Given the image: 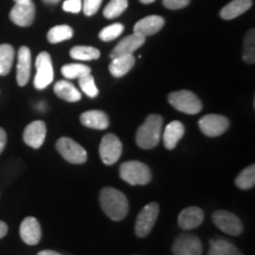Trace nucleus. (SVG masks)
Here are the masks:
<instances>
[{"label": "nucleus", "mask_w": 255, "mask_h": 255, "mask_svg": "<svg viewBox=\"0 0 255 255\" xmlns=\"http://www.w3.org/2000/svg\"><path fill=\"white\" fill-rule=\"evenodd\" d=\"M55 94L62 100L73 103V102H78L82 100L81 92L71 82L69 81H59L55 84Z\"/></svg>", "instance_id": "23"}, {"label": "nucleus", "mask_w": 255, "mask_h": 255, "mask_svg": "<svg viewBox=\"0 0 255 255\" xmlns=\"http://www.w3.org/2000/svg\"><path fill=\"white\" fill-rule=\"evenodd\" d=\"M144 43V37L136 33L130 34V36L123 38V39L117 44L116 47L113 50V52H111V58H116V57L124 55H132V53L135 52L136 50H138Z\"/></svg>", "instance_id": "18"}, {"label": "nucleus", "mask_w": 255, "mask_h": 255, "mask_svg": "<svg viewBox=\"0 0 255 255\" xmlns=\"http://www.w3.org/2000/svg\"><path fill=\"white\" fill-rule=\"evenodd\" d=\"M123 31H124V26L122 24L115 23V24L109 25V26L104 27L103 30L100 32L98 37H100V39L103 41H111L116 39V38H119L121 34H122Z\"/></svg>", "instance_id": "32"}, {"label": "nucleus", "mask_w": 255, "mask_h": 255, "mask_svg": "<svg viewBox=\"0 0 255 255\" xmlns=\"http://www.w3.org/2000/svg\"><path fill=\"white\" fill-rule=\"evenodd\" d=\"M91 73V69L84 64H66L62 68V75L68 79L81 78Z\"/></svg>", "instance_id": "29"}, {"label": "nucleus", "mask_w": 255, "mask_h": 255, "mask_svg": "<svg viewBox=\"0 0 255 255\" xmlns=\"http://www.w3.org/2000/svg\"><path fill=\"white\" fill-rule=\"evenodd\" d=\"M213 221L220 231L228 235L237 237L244 231V225L237 215L227 210H216L213 214Z\"/></svg>", "instance_id": "9"}, {"label": "nucleus", "mask_w": 255, "mask_h": 255, "mask_svg": "<svg viewBox=\"0 0 255 255\" xmlns=\"http://www.w3.org/2000/svg\"><path fill=\"white\" fill-rule=\"evenodd\" d=\"M70 56L77 60H95L101 57L100 50L92 46H75L70 50Z\"/></svg>", "instance_id": "27"}, {"label": "nucleus", "mask_w": 255, "mask_h": 255, "mask_svg": "<svg viewBox=\"0 0 255 255\" xmlns=\"http://www.w3.org/2000/svg\"><path fill=\"white\" fill-rule=\"evenodd\" d=\"M82 11L85 15L90 17L97 13L102 5V0H82Z\"/></svg>", "instance_id": "34"}, {"label": "nucleus", "mask_w": 255, "mask_h": 255, "mask_svg": "<svg viewBox=\"0 0 255 255\" xmlns=\"http://www.w3.org/2000/svg\"><path fill=\"white\" fill-rule=\"evenodd\" d=\"M205 220V213L199 207H188L178 215V226L184 231L199 227Z\"/></svg>", "instance_id": "17"}, {"label": "nucleus", "mask_w": 255, "mask_h": 255, "mask_svg": "<svg viewBox=\"0 0 255 255\" xmlns=\"http://www.w3.org/2000/svg\"><path fill=\"white\" fill-rule=\"evenodd\" d=\"M19 233H20L21 240L30 246L37 245L41 239V228L39 222L36 218H32V216H28V218L23 220Z\"/></svg>", "instance_id": "14"}, {"label": "nucleus", "mask_w": 255, "mask_h": 255, "mask_svg": "<svg viewBox=\"0 0 255 255\" xmlns=\"http://www.w3.org/2000/svg\"><path fill=\"white\" fill-rule=\"evenodd\" d=\"M242 58L248 64L255 62V31L252 28L247 32L244 44V55Z\"/></svg>", "instance_id": "31"}, {"label": "nucleus", "mask_w": 255, "mask_h": 255, "mask_svg": "<svg viewBox=\"0 0 255 255\" xmlns=\"http://www.w3.org/2000/svg\"><path fill=\"white\" fill-rule=\"evenodd\" d=\"M159 206L156 202H150L149 205L143 207L141 212L137 215L135 222V234L138 238H145L150 234L154 228L156 220L158 218Z\"/></svg>", "instance_id": "6"}, {"label": "nucleus", "mask_w": 255, "mask_h": 255, "mask_svg": "<svg viewBox=\"0 0 255 255\" xmlns=\"http://www.w3.org/2000/svg\"><path fill=\"white\" fill-rule=\"evenodd\" d=\"M14 60V49L9 44L0 45V76L8 75Z\"/></svg>", "instance_id": "25"}, {"label": "nucleus", "mask_w": 255, "mask_h": 255, "mask_svg": "<svg viewBox=\"0 0 255 255\" xmlns=\"http://www.w3.org/2000/svg\"><path fill=\"white\" fill-rule=\"evenodd\" d=\"M169 103L175 109L183 114L196 115L202 110V102L194 92L188 90H180L171 92L168 97Z\"/></svg>", "instance_id": "4"}, {"label": "nucleus", "mask_w": 255, "mask_h": 255, "mask_svg": "<svg viewBox=\"0 0 255 255\" xmlns=\"http://www.w3.org/2000/svg\"><path fill=\"white\" fill-rule=\"evenodd\" d=\"M210 248L208 255H242L234 245L223 239H215L209 241Z\"/></svg>", "instance_id": "24"}, {"label": "nucleus", "mask_w": 255, "mask_h": 255, "mask_svg": "<svg viewBox=\"0 0 255 255\" xmlns=\"http://www.w3.org/2000/svg\"><path fill=\"white\" fill-rule=\"evenodd\" d=\"M46 137V124L43 121H34L25 128L23 139L28 146L38 149L43 145Z\"/></svg>", "instance_id": "13"}, {"label": "nucleus", "mask_w": 255, "mask_h": 255, "mask_svg": "<svg viewBox=\"0 0 255 255\" xmlns=\"http://www.w3.org/2000/svg\"><path fill=\"white\" fill-rule=\"evenodd\" d=\"M72 36L73 30L69 25H57V26L50 28V31L47 32V40L51 44H57L70 39Z\"/></svg>", "instance_id": "26"}, {"label": "nucleus", "mask_w": 255, "mask_h": 255, "mask_svg": "<svg viewBox=\"0 0 255 255\" xmlns=\"http://www.w3.org/2000/svg\"><path fill=\"white\" fill-rule=\"evenodd\" d=\"M200 130L208 137H218L229 128V120L222 115L209 114L199 121Z\"/></svg>", "instance_id": "10"}, {"label": "nucleus", "mask_w": 255, "mask_h": 255, "mask_svg": "<svg viewBox=\"0 0 255 255\" xmlns=\"http://www.w3.org/2000/svg\"><path fill=\"white\" fill-rule=\"evenodd\" d=\"M252 5H253L252 0H233L220 11V15L225 20H232L247 12Z\"/></svg>", "instance_id": "21"}, {"label": "nucleus", "mask_w": 255, "mask_h": 255, "mask_svg": "<svg viewBox=\"0 0 255 255\" xmlns=\"http://www.w3.org/2000/svg\"><path fill=\"white\" fill-rule=\"evenodd\" d=\"M190 0H163V5L169 9H180L189 5Z\"/></svg>", "instance_id": "36"}, {"label": "nucleus", "mask_w": 255, "mask_h": 255, "mask_svg": "<svg viewBox=\"0 0 255 255\" xmlns=\"http://www.w3.org/2000/svg\"><path fill=\"white\" fill-rule=\"evenodd\" d=\"M136 59L132 55L119 56L116 58H113V62L109 65V71L114 77H123L133 68Z\"/></svg>", "instance_id": "22"}, {"label": "nucleus", "mask_w": 255, "mask_h": 255, "mask_svg": "<svg viewBox=\"0 0 255 255\" xmlns=\"http://www.w3.org/2000/svg\"><path fill=\"white\" fill-rule=\"evenodd\" d=\"M163 119L159 115L152 114L146 117L144 123L137 129L136 143L142 149H152L157 146L162 136Z\"/></svg>", "instance_id": "2"}, {"label": "nucleus", "mask_w": 255, "mask_h": 255, "mask_svg": "<svg viewBox=\"0 0 255 255\" xmlns=\"http://www.w3.org/2000/svg\"><path fill=\"white\" fill-rule=\"evenodd\" d=\"M79 79V87L84 92L85 95H88L89 97L95 98L98 95V89L96 87V83L94 77L91 76V73H89L87 76H83Z\"/></svg>", "instance_id": "33"}, {"label": "nucleus", "mask_w": 255, "mask_h": 255, "mask_svg": "<svg viewBox=\"0 0 255 255\" xmlns=\"http://www.w3.org/2000/svg\"><path fill=\"white\" fill-rule=\"evenodd\" d=\"M82 0H65L63 4V9L71 13H79L82 11Z\"/></svg>", "instance_id": "35"}, {"label": "nucleus", "mask_w": 255, "mask_h": 255, "mask_svg": "<svg viewBox=\"0 0 255 255\" xmlns=\"http://www.w3.org/2000/svg\"><path fill=\"white\" fill-rule=\"evenodd\" d=\"M139 1H141L142 4H151V2H154L155 0H139Z\"/></svg>", "instance_id": "41"}, {"label": "nucleus", "mask_w": 255, "mask_h": 255, "mask_svg": "<svg viewBox=\"0 0 255 255\" xmlns=\"http://www.w3.org/2000/svg\"><path fill=\"white\" fill-rule=\"evenodd\" d=\"M122 142L115 133H107L100 144V156L104 164L113 165L122 155Z\"/></svg>", "instance_id": "8"}, {"label": "nucleus", "mask_w": 255, "mask_h": 255, "mask_svg": "<svg viewBox=\"0 0 255 255\" xmlns=\"http://www.w3.org/2000/svg\"><path fill=\"white\" fill-rule=\"evenodd\" d=\"M128 0H110V2L105 6L103 15L107 19L117 18L128 8Z\"/></svg>", "instance_id": "30"}, {"label": "nucleus", "mask_w": 255, "mask_h": 255, "mask_svg": "<svg viewBox=\"0 0 255 255\" xmlns=\"http://www.w3.org/2000/svg\"><path fill=\"white\" fill-rule=\"evenodd\" d=\"M7 231H8L7 225H6L5 222L0 221V239H2L6 234H7Z\"/></svg>", "instance_id": "38"}, {"label": "nucleus", "mask_w": 255, "mask_h": 255, "mask_svg": "<svg viewBox=\"0 0 255 255\" xmlns=\"http://www.w3.org/2000/svg\"><path fill=\"white\" fill-rule=\"evenodd\" d=\"M79 120L84 127L96 130H105L110 124L108 115L102 110L85 111L81 115Z\"/></svg>", "instance_id": "19"}, {"label": "nucleus", "mask_w": 255, "mask_h": 255, "mask_svg": "<svg viewBox=\"0 0 255 255\" xmlns=\"http://www.w3.org/2000/svg\"><path fill=\"white\" fill-rule=\"evenodd\" d=\"M15 2H21V1H27V0H14Z\"/></svg>", "instance_id": "42"}, {"label": "nucleus", "mask_w": 255, "mask_h": 255, "mask_svg": "<svg viewBox=\"0 0 255 255\" xmlns=\"http://www.w3.org/2000/svg\"><path fill=\"white\" fill-rule=\"evenodd\" d=\"M184 135V126L180 121H173L165 127L163 131V143L164 146L169 150L176 148L177 143Z\"/></svg>", "instance_id": "20"}, {"label": "nucleus", "mask_w": 255, "mask_h": 255, "mask_svg": "<svg viewBox=\"0 0 255 255\" xmlns=\"http://www.w3.org/2000/svg\"><path fill=\"white\" fill-rule=\"evenodd\" d=\"M56 148L60 156L72 164L85 163L88 158L87 150L81 144L69 137H62L57 141Z\"/></svg>", "instance_id": "5"}, {"label": "nucleus", "mask_w": 255, "mask_h": 255, "mask_svg": "<svg viewBox=\"0 0 255 255\" xmlns=\"http://www.w3.org/2000/svg\"><path fill=\"white\" fill-rule=\"evenodd\" d=\"M31 76V51L27 46H21L18 51L17 83L19 87H25Z\"/></svg>", "instance_id": "15"}, {"label": "nucleus", "mask_w": 255, "mask_h": 255, "mask_svg": "<svg viewBox=\"0 0 255 255\" xmlns=\"http://www.w3.org/2000/svg\"><path fill=\"white\" fill-rule=\"evenodd\" d=\"M100 203L103 212L114 221H122L129 212V201L122 191L111 187L101 190Z\"/></svg>", "instance_id": "1"}, {"label": "nucleus", "mask_w": 255, "mask_h": 255, "mask_svg": "<svg viewBox=\"0 0 255 255\" xmlns=\"http://www.w3.org/2000/svg\"><path fill=\"white\" fill-rule=\"evenodd\" d=\"M235 184L240 189L247 190L255 186V165L252 164L250 167L241 171L235 178Z\"/></svg>", "instance_id": "28"}, {"label": "nucleus", "mask_w": 255, "mask_h": 255, "mask_svg": "<svg viewBox=\"0 0 255 255\" xmlns=\"http://www.w3.org/2000/svg\"><path fill=\"white\" fill-rule=\"evenodd\" d=\"M34 17H36V6L32 0L15 2L9 12V19L12 23L21 27L31 26L34 21Z\"/></svg>", "instance_id": "11"}, {"label": "nucleus", "mask_w": 255, "mask_h": 255, "mask_svg": "<svg viewBox=\"0 0 255 255\" xmlns=\"http://www.w3.org/2000/svg\"><path fill=\"white\" fill-rule=\"evenodd\" d=\"M37 73L34 77L33 84L37 90H44L53 81V65L52 59L49 53L40 52L36 59Z\"/></svg>", "instance_id": "7"}, {"label": "nucleus", "mask_w": 255, "mask_h": 255, "mask_svg": "<svg viewBox=\"0 0 255 255\" xmlns=\"http://www.w3.org/2000/svg\"><path fill=\"white\" fill-rule=\"evenodd\" d=\"M120 176L131 186H145L151 181V170L142 162L129 161L121 165Z\"/></svg>", "instance_id": "3"}, {"label": "nucleus", "mask_w": 255, "mask_h": 255, "mask_svg": "<svg viewBox=\"0 0 255 255\" xmlns=\"http://www.w3.org/2000/svg\"><path fill=\"white\" fill-rule=\"evenodd\" d=\"M6 141H7V136H6L5 130L2 128H0V154H1L2 150L5 149Z\"/></svg>", "instance_id": "37"}, {"label": "nucleus", "mask_w": 255, "mask_h": 255, "mask_svg": "<svg viewBox=\"0 0 255 255\" xmlns=\"http://www.w3.org/2000/svg\"><path fill=\"white\" fill-rule=\"evenodd\" d=\"M43 1L47 5H55V4H58L60 0H43Z\"/></svg>", "instance_id": "40"}, {"label": "nucleus", "mask_w": 255, "mask_h": 255, "mask_svg": "<svg viewBox=\"0 0 255 255\" xmlns=\"http://www.w3.org/2000/svg\"><path fill=\"white\" fill-rule=\"evenodd\" d=\"M38 255H63L58 253V252H55V251H50V250H46V251H41L38 253Z\"/></svg>", "instance_id": "39"}, {"label": "nucleus", "mask_w": 255, "mask_h": 255, "mask_svg": "<svg viewBox=\"0 0 255 255\" xmlns=\"http://www.w3.org/2000/svg\"><path fill=\"white\" fill-rule=\"evenodd\" d=\"M164 26V19L159 15H148V17L142 18L133 26V33L139 34L142 37H149L152 34L157 33L161 28Z\"/></svg>", "instance_id": "16"}, {"label": "nucleus", "mask_w": 255, "mask_h": 255, "mask_svg": "<svg viewBox=\"0 0 255 255\" xmlns=\"http://www.w3.org/2000/svg\"><path fill=\"white\" fill-rule=\"evenodd\" d=\"M174 255H202V244L196 235L181 234L173 244Z\"/></svg>", "instance_id": "12"}]
</instances>
